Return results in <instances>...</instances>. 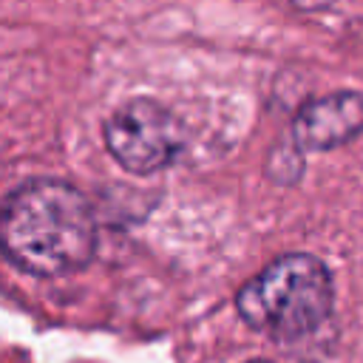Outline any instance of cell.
<instances>
[{
	"instance_id": "5",
	"label": "cell",
	"mask_w": 363,
	"mask_h": 363,
	"mask_svg": "<svg viewBox=\"0 0 363 363\" xmlns=\"http://www.w3.org/2000/svg\"><path fill=\"white\" fill-rule=\"evenodd\" d=\"M318 6H326V3H335V0H315Z\"/></svg>"
},
{
	"instance_id": "2",
	"label": "cell",
	"mask_w": 363,
	"mask_h": 363,
	"mask_svg": "<svg viewBox=\"0 0 363 363\" xmlns=\"http://www.w3.org/2000/svg\"><path fill=\"white\" fill-rule=\"evenodd\" d=\"M235 306L247 326L278 340H298L329 320L335 284L320 258L286 252L238 289Z\"/></svg>"
},
{
	"instance_id": "4",
	"label": "cell",
	"mask_w": 363,
	"mask_h": 363,
	"mask_svg": "<svg viewBox=\"0 0 363 363\" xmlns=\"http://www.w3.org/2000/svg\"><path fill=\"white\" fill-rule=\"evenodd\" d=\"M363 130V94L332 91L306 99L292 116V145L298 150H332Z\"/></svg>"
},
{
	"instance_id": "6",
	"label": "cell",
	"mask_w": 363,
	"mask_h": 363,
	"mask_svg": "<svg viewBox=\"0 0 363 363\" xmlns=\"http://www.w3.org/2000/svg\"><path fill=\"white\" fill-rule=\"evenodd\" d=\"M252 363H267V360H252Z\"/></svg>"
},
{
	"instance_id": "3",
	"label": "cell",
	"mask_w": 363,
	"mask_h": 363,
	"mask_svg": "<svg viewBox=\"0 0 363 363\" xmlns=\"http://www.w3.org/2000/svg\"><path fill=\"white\" fill-rule=\"evenodd\" d=\"M108 153L130 173L147 176L167 167L184 147L182 122L156 99L136 96L119 105L102 128Z\"/></svg>"
},
{
	"instance_id": "1",
	"label": "cell",
	"mask_w": 363,
	"mask_h": 363,
	"mask_svg": "<svg viewBox=\"0 0 363 363\" xmlns=\"http://www.w3.org/2000/svg\"><path fill=\"white\" fill-rule=\"evenodd\" d=\"M6 255L31 275H65L85 267L96 247V224L85 196L57 179L17 187L0 218Z\"/></svg>"
}]
</instances>
